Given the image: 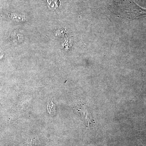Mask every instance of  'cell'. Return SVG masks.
I'll return each instance as SVG.
<instances>
[{"instance_id":"cell-1","label":"cell","mask_w":146,"mask_h":146,"mask_svg":"<svg viewBox=\"0 0 146 146\" xmlns=\"http://www.w3.org/2000/svg\"><path fill=\"white\" fill-rule=\"evenodd\" d=\"M117 8L118 16L125 17L131 21L146 16V9L139 6L131 0H125Z\"/></svg>"},{"instance_id":"cell-2","label":"cell","mask_w":146,"mask_h":146,"mask_svg":"<svg viewBox=\"0 0 146 146\" xmlns=\"http://www.w3.org/2000/svg\"><path fill=\"white\" fill-rule=\"evenodd\" d=\"M54 2L59 3L58 2V0H48L47 3H48V6H49V7L51 8L57 9L58 7V5Z\"/></svg>"},{"instance_id":"cell-3","label":"cell","mask_w":146,"mask_h":146,"mask_svg":"<svg viewBox=\"0 0 146 146\" xmlns=\"http://www.w3.org/2000/svg\"><path fill=\"white\" fill-rule=\"evenodd\" d=\"M3 52L2 50L0 49V59H2L3 58Z\"/></svg>"}]
</instances>
